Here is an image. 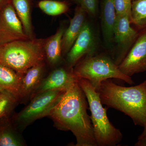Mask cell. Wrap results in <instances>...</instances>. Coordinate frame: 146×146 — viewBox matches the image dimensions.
<instances>
[{
  "label": "cell",
  "mask_w": 146,
  "mask_h": 146,
  "mask_svg": "<svg viewBox=\"0 0 146 146\" xmlns=\"http://www.w3.org/2000/svg\"><path fill=\"white\" fill-rule=\"evenodd\" d=\"M77 80L63 93L48 117L60 130L70 131L76 139V146H97L87 103Z\"/></svg>",
  "instance_id": "1"
},
{
  "label": "cell",
  "mask_w": 146,
  "mask_h": 146,
  "mask_svg": "<svg viewBox=\"0 0 146 146\" xmlns=\"http://www.w3.org/2000/svg\"><path fill=\"white\" fill-rule=\"evenodd\" d=\"M96 90L102 104L127 115L135 125L143 127L146 121V80L136 86L126 87L108 79Z\"/></svg>",
  "instance_id": "2"
},
{
  "label": "cell",
  "mask_w": 146,
  "mask_h": 146,
  "mask_svg": "<svg viewBox=\"0 0 146 146\" xmlns=\"http://www.w3.org/2000/svg\"><path fill=\"white\" fill-rule=\"evenodd\" d=\"M88 102L91 122L97 146H116L122 140L123 134L107 117V108L103 106L98 93L88 80L77 78Z\"/></svg>",
  "instance_id": "3"
},
{
  "label": "cell",
  "mask_w": 146,
  "mask_h": 146,
  "mask_svg": "<svg viewBox=\"0 0 146 146\" xmlns=\"http://www.w3.org/2000/svg\"><path fill=\"white\" fill-rule=\"evenodd\" d=\"M46 39L17 40L3 46L0 63L23 76L28 70L45 59Z\"/></svg>",
  "instance_id": "4"
},
{
  "label": "cell",
  "mask_w": 146,
  "mask_h": 146,
  "mask_svg": "<svg viewBox=\"0 0 146 146\" xmlns=\"http://www.w3.org/2000/svg\"><path fill=\"white\" fill-rule=\"evenodd\" d=\"M73 71L76 77L88 80L95 89L108 79L121 80L130 85L134 84L131 77L123 74L111 56L107 54L85 56L76 64Z\"/></svg>",
  "instance_id": "5"
},
{
  "label": "cell",
  "mask_w": 146,
  "mask_h": 146,
  "mask_svg": "<svg viewBox=\"0 0 146 146\" xmlns=\"http://www.w3.org/2000/svg\"><path fill=\"white\" fill-rule=\"evenodd\" d=\"M65 91H47L35 95L20 112L12 115L14 126L22 132L36 120L48 116Z\"/></svg>",
  "instance_id": "6"
},
{
  "label": "cell",
  "mask_w": 146,
  "mask_h": 146,
  "mask_svg": "<svg viewBox=\"0 0 146 146\" xmlns=\"http://www.w3.org/2000/svg\"><path fill=\"white\" fill-rule=\"evenodd\" d=\"M131 24L130 17L127 15L116 16L113 27V40L117 47L112 58L118 66L127 54L140 33L131 27Z\"/></svg>",
  "instance_id": "7"
},
{
  "label": "cell",
  "mask_w": 146,
  "mask_h": 146,
  "mask_svg": "<svg viewBox=\"0 0 146 146\" xmlns=\"http://www.w3.org/2000/svg\"><path fill=\"white\" fill-rule=\"evenodd\" d=\"M98 41L91 24L87 21L72 46L66 55L65 64L74 68L82 58L97 54Z\"/></svg>",
  "instance_id": "8"
},
{
  "label": "cell",
  "mask_w": 146,
  "mask_h": 146,
  "mask_svg": "<svg viewBox=\"0 0 146 146\" xmlns=\"http://www.w3.org/2000/svg\"><path fill=\"white\" fill-rule=\"evenodd\" d=\"M29 39L24 31L11 1L0 9V42L4 45Z\"/></svg>",
  "instance_id": "9"
},
{
  "label": "cell",
  "mask_w": 146,
  "mask_h": 146,
  "mask_svg": "<svg viewBox=\"0 0 146 146\" xmlns=\"http://www.w3.org/2000/svg\"><path fill=\"white\" fill-rule=\"evenodd\" d=\"M120 71L131 77L146 71V29L141 31L127 54L118 65Z\"/></svg>",
  "instance_id": "10"
},
{
  "label": "cell",
  "mask_w": 146,
  "mask_h": 146,
  "mask_svg": "<svg viewBox=\"0 0 146 146\" xmlns=\"http://www.w3.org/2000/svg\"><path fill=\"white\" fill-rule=\"evenodd\" d=\"M76 80V77L74 74L73 68H69L66 65L58 67L43 79L32 98L46 91H66Z\"/></svg>",
  "instance_id": "11"
},
{
  "label": "cell",
  "mask_w": 146,
  "mask_h": 146,
  "mask_svg": "<svg viewBox=\"0 0 146 146\" xmlns=\"http://www.w3.org/2000/svg\"><path fill=\"white\" fill-rule=\"evenodd\" d=\"M45 70L44 61L30 68L22 77L19 96V103L31 99L43 79Z\"/></svg>",
  "instance_id": "12"
},
{
  "label": "cell",
  "mask_w": 146,
  "mask_h": 146,
  "mask_svg": "<svg viewBox=\"0 0 146 146\" xmlns=\"http://www.w3.org/2000/svg\"><path fill=\"white\" fill-rule=\"evenodd\" d=\"M87 13L80 5L75 9L74 16L71 20L69 27L65 29L62 39V54L66 56L78 36L86 22Z\"/></svg>",
  "instance_id": "13"
},
{
  "label": "cell",
  "mask_w": 146,
  "mask_h": 146,
  "mask_svg": "<svg viewBox=\"0 0 146 146\" xmlns=\"http://www.w3.org/2000/svg\"><path fill=\"white\" fill-rule=\"evenodd\" d=\"M101 25L103 37L108 48H111L113 40V27L116 18L114 0H102Z\"/></svg>",
  "instance_id": "14"
},
{
  "label": "cell",
  "mask_w": 146,
  "mask_h": 146,
  "mask_svg": "<svg viewBox=\"0 0 146 146\" xmlns=\"http://www.w3.org/2000/svg\"><path fill=\"white\" fill-rule=\"evenodd\" d=\"M64 27H60L55 33L46 39L44 45L45 58L50 65L54 67L62 62V39L65 31Z\"/></svg>",
  "instance_id": "15"
},
{
  "label": "cell",
  "mask_w": 146,
  "mask_h": 146,
  "mask_svg": "<svg viewBox=\"0 0 146 146\" xmlns=\"http://www.w3.org/2000/svg\"><path fill=\"white\" fill-rule=\"evenodd\" d=\"M11 117L0 120V146L26 145L21 132L12 122Z\"/></svg>",
  "instance_id": "16"
},
{
  "label": "cell",
  "mask_w": 146,
  "mask_h": 146,
  "mask_svg": "<svg viewBox=\"0 0 146 146\" xmlns=\"http://www.w3.org/2000/svg\"><path fill=\"white\" fill-rule=\"evenodd\" d=\"M22 77L12 69L0 63V92H9L19 101Z\"/></svg>",
  "instance_id": "17"
},
{
  "label": "cell",
  "mask_w": 146,
  "mask_h": 146,
  "mask_svg": "<svg viewBox=\"0 0 146 146\" xmlns=\"http://www.w3.org/2000/svg\"><path fill=\"white\" fill-rule=\"evenodd\" d=\"M24 31L29 39H34L31 21V0H11Z\"/></svg>",
  "instance_id": "18"
},
{
  "label": "cell",
  "mask_w": 146,
  "mask_h": 146,
  "mask_svg": "<svg viewBox=\"0 0 146 146\" xmlns=\"http://www.w3.org/2000/svg\"><path fill=\"white\" fill-rule=\"evenodd\" d=\"M131 23L138 30L146 29V0L132 1Z\"/></svg>",
  "instance_id": "19"
},
{
  "label": "cell",
  "mask_w": 146,
  "mask_h": 146,
  "mask_svg": "<svg viewBox=\"0 0 146 146\" xmlns=\"http://www.w3.org/2000/svg\"><path fill=\"white\" fill-rule=\"evenodd\" d=\"M19 103L16 96L6 91L0 93V120L10 117Z\"/></svg>",
  "instance_id": "20"
},
{
  "label": "cell",
  "mask_w": 146,
  "mask_h": 146,
  "mask_svg": "<svg viewBox=\"0 0 146 146\" xmlns=\"http://www.w3.org/2000/svg\"><path fill=\"white\" fill-rule=\"evenodd\" d=\"M37 5L43 12L51 16L65 13L69 9L68 3L66 1L54 0H42L38 2Z\"/></svg>",
  "instance_id": "21"
},
{
  "label": "cell",
  "mask_w": 146,
  "mask_h": 146,
  "mask_svg": "<svg viewBox=\"0 0 146 146\" xmlns=\"http://www.w3.org/2000/svg\"><path fill=\"white\" fill-rule=\"evenodd\" d=\"M78 5L91 18H96L98 14V0H80Z\"/></svg>",
  "instance_id": "22"
},
{
  "label": "cell",
  "mask_w": 146,
  "mask_h": 146,
  "mask_svg": "<svg viewBox=\"0 0 146 146\" xmlns=\"http://www.w3.org/2000/svg\"><path fill=\"white\" fill-rule=\"evenodd\" d=\"M116 16L126 15L130 17L131 11V0H114Z\"/></svg>",
  "instance_id": "23"
},
{
  "label": "cell",
  "mask_w": 146,
  "mask_h": 146,
  "mask_svg": "<svg viewBox=\"0 0 146 146\" xmlns=\"http://www.w3.org/2000/svg\"><path fill=\"white\" fill-rule=\"evenodd\" d=\"M144 130L141 135L138 137L136 146H146V121L143 126Z\"/></svg>",
  "instance_id": "24"
},
{
  "label": "cell",
  "mask_w": 146,
  "mask_h": 146,
  "mask_svg": "<svg viewBox=\"0 0 146 146\" xmlns=\"http://www.w3.org/2000/svg\"><path fill=\"white\" fill-rule=\"evenodd\" d=\"M11 0H0V9Z\"/></svg>",
  "instance_id": "25"
},
{
  "label": "cell",
  "mask_w": 146,
  "mask_h": 146,
  "mask_svg": "<svg viewBox=\"0 0 146 146\" xmlns=\"http://www.w3.org/2000/svg\"><path fill=\"white\" fill-rule=\"evenodd\" d=\"M73 1L74 2L76 3V4H77V5H78L80 4V0H73Z\"/></svg>",
  "instance_id": "26"
},
{
  "label": "cell",
  "mask_w": 146,
  "mask_h": 146,
  "mask_svg": "<svg viewBox=\"0 0 146 146\" xmlns=\"http://www.w3.org/2000/svg\"><path fill=\"white\" fill-rule=\"evenodd\" d=\"M3 45V44H2L0 42V53H1V50L2 49V48Z\"/></svg>",
  "instance_id": "27"
},
{
  "label": "cell",
  "mask_w": 146,
  "mask_h": 146,
  "mask_svg": "<svg viewBox=\"0 0 146 146\" xmlns=\"http://www.w3.org/2000/svg\"><path fill=\"white\" fill-rule=\"evenodd\" d=\"M131 1H133V0H131Z\"/></svg>",
  "instance_id": "28"
},
{
  "label": "cell",
  "mask_w": 146,
  "mask_h": 146,
  "mask_svg": "<svg viewBox=\"0 0 146 146\" xmlns=\"http://www.w3.org/2000/svg\"><path fill=\"white\" fill-rule=\"evenodd\" d=\"M1 92H0V93H1Z\"/></svg>",
  "instance_id": "29"
}]
</instances>
